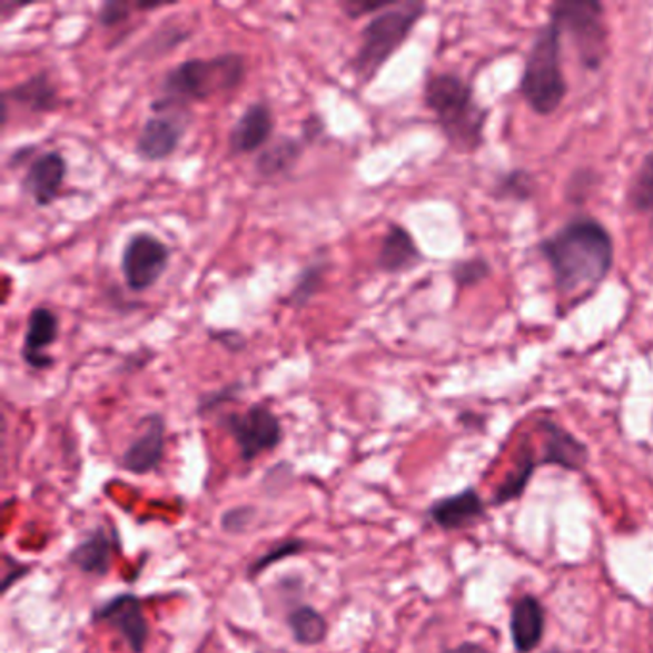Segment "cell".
<instances>
[{
	"mask_svg": "<svg viewBox=\"0 0 653 653\" xmlns=\"http://www.w3.org/2000/svg\"><path fill=\"white\" fill-rule=\"evenodd\" d=\"M541 254L548 261L562 296L598 288L613 268V238L610 230L592 217H577L541 241Z\"/></svg>",
	"mask_w": 653,
	"mask_h": 653,
	"instance_id": "1",
	"label": "cell"
},
{
	"mask_svg": "<svg viewBox=\"0 0 653 653\" xmlns=\"http://www.w3.org/2000/svg\"><path fill=\"white\" fill-rule=\"evenodd\" d=\"M424 102L453 148L466 154L482 148L488 111L475 100L472 85L454 73L432 76L424 87Z\"/></svg>",
	"mask_w": 653,
	"mask_h": 653,
	"instance_id": "2",
	"label": "cell"
},
{
	"mask_svg": "<svg viewBox=\"0 0 653 653\" xmlns=\"http://www.w3.org/2000/svg\"><path fill=\"white\" fill-rule=\"evenodd\" d=\"M244 81L246 58L238 52L214 58H190L167 71L158 98L188 108L190 102H206L209 98L240 89Z\"/></svg>",
	"mask_w": 653,
	"mask_h": 653,
	"instance_id": "3",
	"label": "cell"
},
{
	"mask_svg": "<svg viewBox=\"0 0 653 653\" xmlns=\"http://www.w3.org/2000/svg\"><path fill=\"white\" fill-rule=\"evenodd\" d=\"M426 12V2L410 0L397 2L395 7L387 8L386 12L374 16L360 33V47L352 60L353 73L363 83H370L379 69L405 44Z\"/></svg>",
	"mask_w": 653,
	"mask_h": 653,
	"instance_id": "4",
	"label": "cell"
},
{
	"mask_svg": "<svg viewBox=\"0 0 653 653\" xmlns=\"http://www.w3.org/2000/svg\"><path fill=\"white\" fill-rule=\"evenodd\" d=\"M562 29L548 20L531 42L530 55L523 68V98L538 116H551L562 106L567 95V81L562 69Z\"/></svg>",
	"mask_w": 653,
	"mask_h": 653,
	"instance_id": "5",
	"label": "cell"
},
{
	"mask_svg": "<svg viewBox=\"0 0 653 653\" xmlns=\"http://www.w3.org/2000/svg\"><path fill=\"white\" fill-rule=\"evenodd\" d=\"M604 4L596 0H560L552 4L551 20L571 34L586 69L602 68L607 55V29L604 26Z\"/></svg>",
	"mask_w": 653,
	"mask_h": 653,
	"instance_id": "6",
	"label": "cell"
},
{
	"mask_svg": "<svg viewBox=\"0 0 653 653\" xmlns=\"http://www.w3.org/2000/svg\"><path fill=\"white\" fill-rule=\"evenodd\" d=\"M220 426L227 429L240 451L241 461H257L261 454L280 447L284 427L280 418L267 405L255 403L246 413H232L222 416Z\"/></svg>",
	"mask_w": 653,
	"mask_h": 653,
	"instance_id": "7",
	"label": "cell"
},
{
	"mask_svg": "<svg viewBox=\"0 0 653 653\" xmlns=\"http://www.w3.org/2000/svg\"><path fill=\"white\" fill-rule=\"evenodd\" d=\"M150 110V118L138 132L137 156L145 161H164L171 158L185 138L190 123L188 108L156 98Z\"/></svg>",
	"mask_w": 653,
	"mask_h": 653,
	"instance_id": "8",
	"label": "cell"
},
{
	"mask_svg": "<svg viewBox=\"0 0 653 653\" xmlns=\"http://www.w3.org/2000/svg\"><path fill=\"white\" fill-rule=\"evenodd\" d=\"M171 259V249L150 232H138L125 244L121 254V273L127 288L142 294L154 288L159 278L166 275Z\"/></svg>",
	"mask_w": 653,
	"mask_h": 653,
	"instance_id": "9",
	"label": "cell"
},
{
	"mask_svg": "<svg viewBox=\"0 0 653 653\" xmlns=\"http://www.w3.org/2000/svg\"><path fill=\"white\" fill-rule=\"evenodd\" d=\"M90 621L108 625L127 642L132 653H145L150 639V625L145 615V604L137 594L125 592L106 600L90 613Z\"/></svg>",
	"mask_w": 653,
	"mask_h": 653,
	"instance_id": "10",
	"label": "cell"
},
{
	"mask_svg": "<svg viewBox=\"0 0 653 653\" xmlns=\"http://www.w3.org/2000/svg\"><path fill=\"white\" fill-rule=\"evenodd\" d=\"M166 432L161 414L151 413L140 419V432L121 456V468L132 475L156 472L166 456Z\"/></svg>",
	"mask_w": 653,
	"mask_h": 653,
	"instance_id": "11",
	"label": "cell"
},
{
	"mask_svg": "<svg viewBox=\"0 0 653 653\" xmlns=\"http://www.w3.org/2000/svg\"><path fill=\"white\" fill-rule=\"evenodd\" d=\"M538 429L543 432V456L538 462L543 466H556L565 472H583L591 461V451L583 441L567 432L564 426L554 419L544 418L538 422Z\"/></svg>",
	"mask_w": 653,
	"mask_h": 653,
	"instance_id": "12",
	"label": "cell"
},
{
	"mask_svg": "<svg viewBox=\"0 0 653 653\" xmlns=\"http://www.w3.org/2000/svg\"><path fill=\"white\" fill-rule=\"evenodd\" d=\"M427 517L443 531H464L487 517V504L477 488L468 487L443 496L427 508Z\"/></svg>",
	"mask_w": 653,
	"mask_h": 653,
	"instance_id": "13",
	"label": "cell"
},
{
	"mask_svg": "<svg viewBox=\"0 0 653 653\" xmlns=\"http://www.w3.org/2000/svg\"><path fill=\"white\" fill-rule=\"evenodd\" d=\"M68 175V164L62 154L47 151L29 164L21 180L23 192L28 194L37 207H49L62 192L63 180Z\"/></svg>",
	"mask_w": 653,
	"mask_h": 653,
	"instance_id": "14",
	"label": "cell"
},
{
	"mask_svg": "<svg viewBox=\"0 0 653 653\" xmlns=\"http://www.w3.org/2000/svg\"><path fill=\"white\" fill-rule=\"evenodd\" d=\"M60 334V318L49 307H34L29 313L28 328L23 336L21 357L26 365L33 370H49L55 366V358L50 357L47 349L56 344Z\"/></svg>",
	"mask_w": 653,
	"mask_h": 653,
	"instance_id": "15",
	"label": "cell"
},
{
	"mask_svg": "<svg viewBox=\"0 0 653 653\" xmlns=\"http://www.w3.org/2000/svg\"><path fill=\"white\" fill-rule=\"evenodd\" d=\"M119 551L118 531L97 527L85 536L81 543L76 544L68 554V564L85 575L106 577L111 570L113 554Z\"/></svg>",
	"mask_w": 653,
	"mask_h": 653,
	"instance_id": "16",
	"label": "cell"
},
{
	"mask_svg": "<svg viewBox=\"0 0 653 653\" xmlns=\"http://www.w3.org/2000/svg\"><path fill=\"white\" fill-rule=\"evenodd\" d=\"M546 631V612L541 600L523 594L509 610V636L517 653L535 652L543 644Z\"/></svg>",
	"mask_w": 653,
	"mask_h": 653,
	"instance_id": "17",
	"label": "cell"
},
{
	"mask_svg": "<svg viewBox=\"0 0 653 653\" xmlns=\"http://www.w3.org/2000/svg\"><path fill=\"white\" fill-rule=\"evenodd\" d=\"M275 132V116L267 103H249L232 131L228 135V148L235 156L255 154L267 145Z\"/></svg>",
	"mask_w": 653,
	"mask_h": 653,
	"instance_id": "18",
	"label": "cell"
},
{
	"mask_svg": "<svg viewBox=\"0 0 653 653\" xmlns=\"http://www.w3.org/2000/svg\"><path fill=\"white\" fill-rule=\"evenodd\" d=\"M422 261H424V255L405 227L392 225L387 228L386 236L379 246L378 257H376V265L382 273L400 275L418 267Z\"/></svg>",
	"mask_w": 653,
	"mask_h": 653,
	"instance_id": "19",
	"label": "cell"
},
{
	"mask_svg": "<svg viewBox=\"0 0 653 653\" xmlns=\"http://www.w3.org/2000/svg\"><path fill=\"white\" fill-rule=\"evenodd\" d=\"M2 102H14L31 113H47L60 108V95L49 73H37L2 92Z\"/></svg>",
	"mask_w": 653,
	"mask_h": 653,
	"instance_id": "20",
	"label": "cell"
},
{
	"mask_svg": "<svg viewBox=\"0 0 653 653\" xmlns=\"http://www.w3.org/2000/svg\"><path fill=\"white\" fill-rule=\"evenodd\" d=\"M538 466L541 462L536 461L535 448L531 445V441L530 443L525 441L517 451L514 468L509 469V474L504 477V482L498 485L495 495L491 498V506H506L514 501H520L525 488L530 487Z\"/></svg>",
	"mask_w": 653,
	"mask_h": 653,
	"instance_id": "21",
	"label": "cell"
},
{
	"mask_svg": "<svg viewBox=\"0 0 653 653\" xmlns=\"http://www.w3.org/2000/svg\"><path fill=\"white\" fill-rule=\"evenodd\" d=\"M305 140L291 137H280L276 142L265 148L255 159V171L263 179H275L284 172H289L297 166L305 150Z\"/></svg>",
	"mask_w": 653,
	"mask_h": 653,
	"instance_id": "22",
	"label": "cell"
},
{
	"mask_svg": "<svg viewBox=\"0 0 653 653\" xmlns=\"http://www.w3.org/2000/svg\"><path fill=\"white\" fill-rule=\"evenodd\" d=\"M288 629L296 644L305 647L320 646L328 639L330 625L323 613L313 605H299L288 615Z\"/></svg>",
	"mask_w": 653,
	"mask_h": 653,
	"instance_id": "23",
	"label": "cell"
},
{
	"mask_svg": "<svg viewBox=\"0 0 653 653\" xmlns=\"http://www.w3.org/2000/svg\"><path fill=\"white\" fill-rule=\"evenodd\" d=\"M629 204L634 211L647 214L653 209V151L642 159L629 186Z\"/></svg>",
	"mask_w": 653,
	"mask_h": 653,
	"instance_id": "24",
	"label": "cell"
},
{
	"mask_svg": "<svg viewBox=\"0 0 653 653\" xmlns=\"http://www.w3.org/2000/svg\"><path fill=\"white\" fill-rule=\"evenodd\" d=\"M324 275H326V263L324 261L309 263L307 267L303 268L301 273L297 275L296 286L291 288V294H289V305L301 309L307 303H310V299L317 296L323 288Z\"/></svg>",
	"mask_w": 653,
	"mask_h": 653,
	"instance_id": "25",
	"label": "cell"
},
{
	"mask_svg": "<svg viewBox=\"0 0 653 653\" xmlns=\"http://www.w3.org/2000/svg\"><path fill=\"white\" fill-rule=\"evenodd\" d=\"M305 551H307V541H305V538L291 536V538L278 541L275 546H270L265 554L255 557L254 562L248 565V577L257 578L261 575L263 571H267L268 567H273L275 564H280L286 557L299 556V554Z\"/></svg>",
	"mask_w": 653,
	"mask_h": 653,
	"instance_id": "26",
	"label": "cell"
},
{
	"mask_svg": "<svg viewBox=\"0 0 653 653\" xmlns=\"http://www.w3.org/2000/svg\"><path fill=\"white\" fill-rule=\"evenodd\" d=\"M451 276L458 288H474L491 276V265L483 257H472V259L454 263Z\"/></svg>",
	"mask_w": 653,
	"mask_h": 653,
	"instance_id": "27",
	"label": "cell"
},
{
	"mask_svg": "<svg viewBox=\"0 0 653 653\" xmlns=\"http://www.w3.org/2000/svg\"><path fill=\"white\" fill-rule=\"evenodd\" d=\"M257 520V508L255 506H236L222 514L220 517V527L228 535H241L254 525Z\"/></svg>",
	"mask_w": 653,
	"mask_h": 653,
	"instance_id": "28",
	"label": "cell"
},
{
	"mask_svg": "<svg viewBox=\"0 0 653 653\" xmlns=\"http://www.w3.org/2000/svg\"><path fill=\"white\" fill-rule=\"evenodd\" d=\"M132 8L137 10L135 4H129L123 0H106L102 2V7L98 8V23L106 29L118 28L123 21L129 20Z\"/></svg>",
	"mask_w": 653,
	"mask_h": 653,
	"instance_id": "29",
	"label": "cell"
},
{
	"mask_svg": "<svg viewBox=\"0 0 653 653\" xmlns=\"http://www.w3.org/2000/svg\"><path fill=\"white\" fill-rule=\"evenodd\" d=\"M397 2H365V0H344L339 2V10L344 12L349 20H360L365 16L376 14V12H386L387 8L395 7Z\"/></svg>",
	"mask_w": 653,
	"mask_h": 653,
	"instance_id": "30",
	"label": "cell"
},
{
	"mask_svg": "<svg viewBox=\"0 0 653 653\" xmlns=\"http://www.w3.org/2000/svg\"><path fill=\"white\" fill-rule=\"evenodd\" d=\"M501 186H503L504 196H512V198H517L520 201H525L531 198L535 182H533L531 175H527V172L514 171L509 172L508 179L504 180Z\"/></svg>",
	"mask_w": 653,
	"mask_h": 653,
	"instance_id": "31",
	"label": "cell"
},
{
	"mask_svg": "<svg viewBox=\"0 0 653 653\" xmlns=\"http://www.w3.org/2000/svg\"><path fill=\"white\" fill-rule=\"evenodd\" d=\"M31 573V565L23 564L18 557H12L10 554H4V570H2V583H0V591L2 594H8V591L20 583L21 578L28 577Z\"/></svg>",
	"mask_w": 653,
	"mask_h": 653,
	"instance_id": "32",
	"label": "cell"
},
{
	"mask_svg": "<svg viewBox=\"0 0 653 653\" xmlns=\"http://www.w3.org/2000/svg\"><path fill=\"white\" fill-rule=\"evenodd\" d=\"M240 389V384H235V386L222 387L219 392L207 393V395L201 397L200 403H198V414L206 416L207 413H211L214 408L222 405V403L235 400Z\"/></svg>",
	"mask_w": 653,
	"mask_h": 653,
	"instance_id": "33",
	"label": "cell"
},
{
	"mask_svg": "<svg viewBox=\"0 0 653 653\" xmlns=\"http://www.w3.org/2000/svg\"><path fill=\"white\" fill-rule=\"evenodd\" d=\"M323 129L324 125L323 121H320V118H317V116H310V118L305 121V125H303V132H305V135H303L301 138L305 142H310V140H315V138L323 132Z\"/></svg>",
	"mask_w": 653,
	"mask_h": 653,
	"instance_id": "34",
	"label": "cell"
},
{
	"mask_svg": "<svg viewBox=\"0 0 653 653\" xmlns=\"http://www.w3.org/2000/svg\"><path fill=\"white\" fill-rule=\"evenodd\" d=\"M28 4L26 2H12V0H0V18L2 21H7L8 18H12L14 12L21 10V8H26Z\"/></svg>",
	"mask_w": 653,
	"mask_h": 653,
	"instance_id": "35",
	"label": "cell"
},
{
	"mask_svg": "<svg viewBox=\"0 0 653 653\" xmlns=\"http://www.w3.org/2000/svg\"><path fill=\"white\" fill-rule=\"evenodd\" d=\"M443 653H493L487 647L477 644V642H462L453 650H445Z\"/></svg>",
	"mask_w": 653,
	"mask_h": 653,
	"instance_id": "36",
	"label": "cell"
},
{
	"mask_svg": "<svg viewBox=\"0 0 653 653\" xmlns=\"http://www.w3.org/2000/svg\"><path fill=\"white\" fill-rule=\"evenodd\" d=\"M135 7H137L138 12H154L159 8H166L167 2H135Z\"/></svg>",
	"mask_w": 653,
	"mask_h": 653,
	"instance_id": "37",
	"label": "cell"
},
{
	"mask_svg": "<svg viewBox=\"0 0 653 653\" xmlns=\"http://www.w3.org/2000/svg\"><path fill=\"white\" fill-rule=\"evenodd\" d=\"M548 653H562V652H560V650H552V652H548Z\"/></svg>",
	"mask_w": 653,
	"mask_h": 653,
	"instance_id": "38",
	"label": "cell"
},
{
	"mask_svg": "<svg viewBox=\"0 0 653 653\" xmlns=\"http://www.w3.org/2000/svg\"><path fill=\"white\" fill-rule=\"evenodd\" d=\"M652 230H653V219H652Z\"/></svg>",
	"mask_w": 653,
	"mask_h": 653,
	"instance_id": "39",
	"label": "cell"
}]
</instances>
